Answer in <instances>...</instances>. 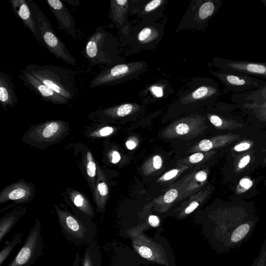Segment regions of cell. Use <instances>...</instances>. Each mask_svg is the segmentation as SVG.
I'll use <instances>...</instances> for the list:
<instances>
[{
  "mask_svg": "<svg viewBox=\"0 0 266 266\" xmlns=\"http://www.w3.org/2000/svg\"><path fill=\"white\" fill-rule=\"evenodd\" d=\"M25 70L69 100L79 94L75 71L60 66L35 64L28 65Z\"/></svg>",
  "mask_w": 266,
  "mask_h": 266,
  "instance_id": "1",
  "label": "cell"
},
{
  "mask_svg": "<svg viewBox=\"0 0 266 266\" xmlns=\"http://www.w3.org/2000/svg\"><path fill=\"white\" fill-rule=\"evenodd\" d=\"M33 14V17L40 34L41 42L51 54L57 59L72 66L77 64L63 41L57 35L51 26L50 20L40 9V7L32 0H27Z\"/></svg>",
  "mask_w": 266,
  "mask_h": 266,
  "instance_id": "2",
  "label": "cell"
},
{
  "mask_svg": "<svg viewBox=\"0 0 266 266\" xmlns=\"http://www.w3.org/2000/svg\"><path fill=\"white\" fill-rule=\"evenodd\" d=\"M56 213L62 233L66 240L78 247L87 246L97 235V227L87 223L67 210L55 205Z\"/></svg>",
  "mask_w": 266,
  "mask_h": 266,
  "instance_id": "3",
  "label": "cell"
},
{
  "mask_svg": "<svg viewBox=\"0 0 266 266\" xmlns=\"http://www.w3.org/2000/svg\"><path fill=\"white\" fill-rule=\"evenodd\" d=\"M110 38L108 33L101 27H98L88 37L83 53L91 66L112 63L109 46Z\"/></svg>",
  "mask_w": 266,
  "mask_h": 266,
  "instance_id": "4",
  "label": "cell"
},
{
  "mask_svg": "<svg viewBox=\"0 0 266 266\" xmlns=\"http://www.w3.org/2000/svg\"><path fill=\"white\" fill-rule=\"evenodd\" d=\"M41 224L37 219L18 253L7 266H32L43 253Z\"/></svg>",
  "mask_w": 266,
  "mask_h": 266,
  "instance_id": "5",
  "label": "cell"
},
{
  "mask_svg": "<svg viewBox=\"0 0 266 266\" xmlns=\"http://www.w3.org/2000/svg\"><path fill=\"white\" fill-rule=\"evenodd\" d=\"M18 77L23 81L26 87L39 96L43 100L54 105H66L69 103L68 100L56 93L25 70L21 71Z\"/></svg>",
  "mask_w": 266,
  "mask_h": 266,
  "instance_id": "6",
  "label": "cell"
},
{
  "mask_svg": "<svg viewBox=\"0 0 266 266\" xmlns=\"http://www.w3.org/2000/svg\"><path fill=\"white\" fill-rule=\"evenodd\" d=\"M47 3L57 21L58 28L77 40L78 33L76 21L64 3L61 0H48Z\"/></svg>",
  "mask_w": 266,
  "mask_h": 266,
  "instance_id": "7",
  "label": "cell"
},
{
  "mask_svg": "<svg viewBox=\"0 0 266 266\" xmlns=\"http://www.w3.org/2000/svg\"><path fill=\"white\" fill-rule=\"evenodd\" d=\"M66 123L61 121H51L39 125L31 133V138L39 143L50 142L61 135Z\"/></svg>",
  "mask_w": 266,
  "mask_h": 266,
  "instance_id": "8",
  "label": "cell"
},
{
  "mask_svg": "<svg viewBox=\"0 0 266 266\" xmlns=\"http://www.w3.org/2000/svg\"><path fill=\"white\" fill-rule=\"evenodd\" d=\"M10 2L16 17L23 21L24 25L32 33L36 41L40 43V32L27 0H10Z\"/></svg>",
  "mask_w": 266,
  "mask_h": 266,
  "instance_id": "9",
  "label": "cell"
},
{
  "mask_svg": "<svg viewBox=\"0 0 266 266\" xmlns=\"http://www.w3.org/2000/svg\"><path fill=\"white\" fill-rule=\"evenodd\" d=\"M33 194V188L29 184L23 182L15 183L2 191L0 194V203L2 204L10 201L26 202Z\"/></svg>",
  "mask_w": 266,
  "mask_h": 266,
  "instance_id": "10",
  "label": "cell"
},
{
  "mask_svg": "<svg viewBox=\"0 0 266 266\" xmlns=\"http://www.w3.org/2000/svg\"><path fill=\"white\" fill-rule=\"evenodd\" d=\"M0 102L2 107H14L18 102L15 85L10 76L1 71L0 72Z\"/></svg>",
  "mask_w": 266,
  "mask_h": 266,
  "instance_id": "11",
  "label": "cell"
},
{
  "mask_svg": "<svg viewBox=\"0 0 266 266\" xmlns=\"http://www.w3.org/2000/svg\"><path fill=\"white\" fill-rule=\"evenodd\" d=\"M103 177L102 172L98 166L97 183L93 192L95 202L99 212H102L104 210L106 200L109 192L107 184L103 180Z\"/></svg>",
  "mask_w": 266,
  "mask_h": 266,
  "instance_id": "12",
  "label": "cell"
},
{
  "mask_svg": "<svg viewBox=\"0 0 266 266\" xmlns=\"http://www.w3.org/2000/svg\"><path fill=\"white\" fill-rule=\"evenodd\" d=\"M81 266H101V250L97 240L86 246Z\"/></svg>",
  "mask_w": 266,
  "mask_h": 266,
  "instance_id": "13",
  "label": "cell"
},
{
  "mask_svg": "<svg viewBox=\"0 0 266 266\" xmlns=\"http://www.w3.org/2000/svg\"><path fill=\"white\" fill-rule=\"evenodd\" d=\"M69 195L73 203L82 213V215L88 221L92 222V219L95 217V213L90 203L84 196L77 191L72 190Z\"/></svg>",
  "mask_w": 266,
  "mask_h": 266,
  "instance_id": "14",
  "label": "cell"
},
{
  "mask_svg": "<svg viewBox=\"0 0 266 266\" xmlns=\"http://www.w3.org/2000/svg\"><path fill=\"white\" fill-rule=\"evenodd\" d=\"M26 213L25 210H16L7 214L0 220V242L9 233L19 218Z\"/></svg>",
  "mask_w": 266,
  "mask_h": 266,
  "instance_id": "15",
  "label": "cell"
},
{
  "mask_svg": "<svg viewBox=\"0 0 266 266\" xmlns=\"http://www.w3.org/2000/svg\"><path fill=\"white\" fill-rule=\"evenodd\" d=\"M24 235V233H18L15 234L12 241L6 242L5 247L0 252V266H2L4 263L15 248L22 242V238Z\"/></svg>",
  "mask_w": 266,
  "mask_h": 266,
  "instance_id": "16",
  "label": "cell"
},
{
  "mask_svg": "<svg viewBox=\"0 0 266 266\" xmlns=\"http://www.w3.org/2000/svg\"><path fill=\"white\" fill-rule=\"evenodd\" d=\"M85 167L86 174L88 180H89L92 184V191H93L96 186V183H97L98 168L92 154L90 152H88L86 153Z\"/></svg>",
  "mask_w": 266,
  "mask_h": 266,
  "instance_id": "17",
  "label": "cell"
},
{
  "mask_svg": "<svg viewBox=\"0 0 266 266\" xmlns=\"http://www.w3.org/2000/svg\"><path fill=\"white\" fill-rule=\"evenodd\" d=\"M214 5L213 3L208 2L204 3L200 8L199 16L200 18L205 19L212 16L214 11Z\"/></svg>",
  "mask_w": 266,
  "mask_h": 266,
  "instance_id": "18",
  "label": "cell"
},
{
  "mask_svg": "<svg viewBox=\"0 0 266 266\" xmlns=\"http://www.w3.org/2000/svg\"><path fill=\"white\" fill-rule=\"evenodd\" d=\"M251 266H266V238L261 246L259 255L255 258Z\"/></svg>",
  "mask_w": 266,
  "mask_h": 266,
  "instance_id": "19",
  "label": "cell"
},
{
  "mask_svg": "<svg viewBox=\"0 0 266 266\" xmlns=\"http://www.w3.org/2000/svg\"><path fill=\"white\" fill-rule=\"evenodd\" d=\"M248 71L252 73L264 74L266 72V68L262 65L250 64L247 66Z\"/></svg>",
  "mask_w": 266,
  "mask_h": 266,
  "instance_id": "20",
  "label": "cell"
},
{
  "mask_svg": "<svg viewBox=\"0 0 266 266\" xmlns=\"http://www.w3.org/2000/svg\"><path fill=\"white\" fill-rule=\"evenodd\" d=\"M208 93V88L205 86H202L194 92L192 94V97L195 100H199L205 97Z\"/></svg>",
  "mask_w": 266,
  "mask_h": 266,
  "instance_id": "21",
  "label": "cell"
},
{
  "mask_svg": "<svg viewBox=\"0 0 266 266\" xmlns=\"http://www.w3.org/2000/svg\"><path fill=\"white\" fill-rule=\"evenodd\" d=\"M114 129L110 127H103L99 131L93 133L92 136L95 137H106L112 134Z\"/></svg>",
  "mask_w": 266,
  "mask_h": 266,
  "instance_id": "22",
  "label": "cell"
},
{
  "mask_svg": "<svg viewBox=\"0 0 266 266\" xmlns=\"http://www.w3.org/2000/svg\"><path fill=\"white\" fill-rule=\"evenodd\" d=\"M152 34L151 29L150 28H145L140 32L138 35V39L140 42L147 41L150 38Z\"/></svg>",
  "mask_w": 266,
  "mask_h": 266,
  "instance_id": "23",
  "label": "cell"
},
{
  "mask_svg": "<svg viewBox=\"0 0 266 266\" xmlns=\"http://www.w3.org/2000/svg\"><path fill=\"white\" fill-rule=\"evenodd\" d=\"M178 196V192L176 189H171L167 192L164 197V200L167 203L173 202Z\"/></svg>",
  "mask_w": 266,
  "mask_h": 266,
  "instance_id": "24",
  "label": "cell"
},
{
  "mask_svg": "<svg viewBox=\"0 0 266 266\" xmlns=\"http://www.w3.org/2000/svg\"><path fill=\"white\" fill-rule=\"evenodd\" d=\"M227 81L229 83L235 85H243L246 84V81L238 77L229 76L227 77Z\"/></svg>",
  "mask_w": 266,
  "mask_h": 266,
  "instance_id": "25",
  "label": "cell"
},
{
  "mask_svg": "<svg viewBox=\"0 0 266 266\" xmlns=\"http://www.w3.org/2000/svg\"><path fill=\"white\" fill-rule=\"evenodd\" d=\"M199 148L203 151H208L213 148V144L208 139H204L199 143Z\"/></svg>",
  "mask_w": 266,
  "mask_h": 266,
  "instance_id": "26",
  "label": "cell"
},
{
  "mask_svg": "<svg viewBox=\"0 0 266 266\" xmlns=\"http://www.w3.org/2000/svg\"><path fill=\"white\" fill-rule=\"evenodd\" d=\"M176 131L179 135H185L189 132V128L187 124L181 123L176 127Z\"/></svg>",
  "mask_w": 266,
  "mask_h": 266,
  "instance_id": "27",
  "label": "cell"
},
{
  "mask_svg": "<svg viewBox=\"0 0 266 266\" xmlns=\"http://www.w3.org/2000/svg\"><path fill=\"white\" fill-rule=\"evenodd\" d=\"M161 0H153L148 3L145 7V10L147 12H151L159 7L162 3Z\"/></svg>",
  "mask_w": 266,
  "mask_h": 266,
  "instance_id": "28",
  "label": "cell"
},
{
  "mask_svg": "<svg viewBox=\"0 0 266 266\" xmlns=\"http://www.w3.org/2000/svg\"><path fill=\"white\" fill-rule=\"evenodd\" d=\"M138 252L140 255L145 258H150L152 255L151 249L146 247H140L138 249Z\"/></svg>",
  "mask_w": 266,
  "mask_h": 266,
  "instance_id": "29",
  "label": "cell"
},
{
  "mask_svg": "<svg viewBox=\"0 0 266 266\" xmlns=\"http://www.w3.org/2000/svg\"><path fill=\"white\" fill-rule=\"evenodd\" d=\"M204 158V155L202 153H197L192 155L189 158L191 164H197L202 161Z\"/></svg>",
  "mask_w": 266,
  "mask_h": 266,
  "instance_id": "30",
  "label": "cell"
},
{
  "mask_svg": "<svg viewBox=\"0 0 266 266\" xmlns=\"http://www.w3.org/2000/svg\"><path fill=\"white\" fill-rule=\"evenodd\" d=\"M151 90L152 93L157 98L163 97L164 91L161 87L157 86H153L151 87Z\"/></svg>",
  "mask_w": 266,
  "mask_h": 266,
  "instance_id": "31",
  "label": "cell"
},
{
  "mask_svg": "<svg viewBox=\"0 0 266 266\" xmlns=\"http://www.w3.org/2000/svg\"><path fill=\"white\" fill-rule=\"evenodd\" d=\"M211 123L215 126L219 127L223 124V121L220 118L217 116H212L210 118Z\"/></svg>",
  "mask_w": 266,
  "mask_h": 266,
  "instance_id": "32",
  "label": "cell"
},
{
  "mask_svg": "<svg viewBox=\"0 0 266 266\" xmlns=\"http://www.w3.org/2000/svg\"><path fill=\"white\" fill-rule=\"evenodd\" d=\"M153 165L155 168L159 169L162 166V160L160 156H156L153 158Z\"/></svg>",
  "mask_w": 266,
  "mask_h": 266,
  "instance_id": "33",
  "label": "cell"
},
{
  "mask_svg": "<svg viewBox=\"0 0 266 266\" xmlns=\"http://www.w3.org/2000/svg\"><path fill=\"white\" fill-rule=\"evenodd\" d=\"M240 185L246 189H249L253 185V183L250 180L244 179L240 182Z\"/></svg>",
  "mask_w": 266,
  "mask_h": 266,
  "instance_id": "34",
  "label": "cell"
},
{
  "mask_svg": "<svg viewBox=\"0 0 266 266\" xmlns=\"http://www.w3.org/2000/svg\"><path fill=\"white\" fill-rule=\"evenodd\" d=\"M179 173V170L173 169L172 171L166 173L164 176V179L166 181L171 180L177 175Z\"/></svg>",
  "mask_w": 266,
  "mask_h": 266,
  "instance_id": "35",
  "label": "cell"
},
{
  "mask_svg": "<svg viewBox=\"0 0 266 266\" xmlns=\"http://www.w3.org/2000/svg\"><path fill=\"white\" fill-rule=\"evenodd\" d=\"M250 148V145L245 143L240 144L234 147V150L236 151H242L249 150Z\"/></svg>",
  "mask_w": 266,
  "mask_h": 266,
  "instance_id": "36",
  "label": "cell"
},
{
  "mask_svg": "<svg viewBox=\"0 0 266 266\" xmlns=\"http://www.w3.org/2000/svg\"><path fill=\"white\" fill-rule=\"evenodd\" d=\"M149 222L152 227H156L159 226L160 220L157 216H151L149 217Z\"/></svg>",
  "mask_w": 266,
  "mask_h": 266,
  "instance_id": "37",
  "label": "cell"
},
{
  "mask_svg": "<svg viewBox=\"0 0 266 266\" xmlns=\"http://www.w3.org/2000/svg\"><path fill=\"white\" fill-rule=\"evenodd\" d=\"M207 174L203 171H200L197 173L195 176L197 181L200 182L205 181L207 179Z\"/></svg>",
  "mask_w": 266,
  "mask_h": 266,
  "instance_id": "38",
  "label": "cell"
},
{
  "mask_svg": "<svg viewBox=\"0 0 266 266\" xmlns=\"http://www.w3.org/2000/svg\"><path fill=\"white\" fill-rule=\"evenodd\" d=\"M199 206V203L196 201L191 202L188 208L185 210V213L187 214L194 212Z\"/></svg>",
  "mask_w": 266,
  "mask_h": 266,
  "instance_id": "39",
  "label": "cell"
},
{
  "mask_svg": "<svg viewBox=\"0 0 266 266\" xmlns=\"http://www.w3.org/2000/svg\"><path fill=\"white\" fill-rule=\"evenodd\" d=\"M250 157L247 156L242 158L239 164V167L240 168L246 167L249 163L250 161Z\"/></svg>",
  "mask_w": 266,
  "mask_h": 266,
  "instance_id": "40",
  "label": "cell"
},
{
  "mask_svg": "<svg viewBox=\"0 0 266 266\" xmlns=\"http://www.w3.org/2000/svg\"><path fill=\"white\" fill-rule=\"evenodd\" d=\"M121 160L120 154L117 151H115L112 154V162L114 164L118 163Z\"/></svg>",
  "mask_w": 266,
  "mask_h": 266,
  "instance_id": "41",
  "label": "cell"
},
{
  "mask_svg": "<svg viewBox=\"0 0 266 266\" xmlns=\"http://www.w3.org/2000/svg\"><path fill=\"white\" fill-rule=\"evenodd\" d=\"M81 261H82V258H81L80 253L78 252L75 255L72 266H81Z\"/></svg>",
  "mask_w": 266,
  "mask_h": 266,
  "instance_id": "42",
  "label": "cell"
},
{
  "mask_svg": "<svg viewBox=\"0 0 266 266\" xmlns=\"http://www.w3.org/2000/svg\"><path fill=\"white\" fill-rule=\"evenodd\" d=\"M126 144L128 149L130 150L134 149L136 146L135 143L132 141V140H130V141L127 142Z\"/></svg>",
  "mask_w": 266,
  "mask_h": 266,
  "instance_id": "43",
  "label": "cell"
}]
</instances>
